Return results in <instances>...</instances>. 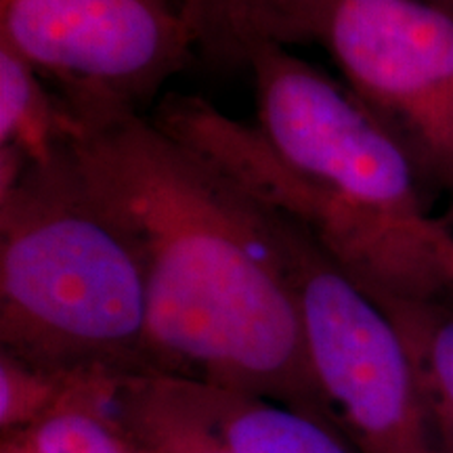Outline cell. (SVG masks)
<instances>
[{
	"label": "cell",
	"instance_id": "8992f818",
	"mask_svg": "<svg viewBox=\"0 0 453 453\" xmlns=\"http://www.w3.org/2000/svg\"><path fill=\"white\" fill-rule=\"evenodd\" d=\"M453 223V13L422 0H324L311 30Z\"/></svg>",
	"mask_w": 453,
	"mask_h": 453
},
{
	"label": "cell",
	"instance_id": "7a4b0ae2",
	"mask_svg": "<svg viewBox=\"0 0 453 453\" xmlns=\"http://www.w3.org/2000/svg\"><path fill=\"white\" fill-rule=\"evenodd\" d=\"M248 70L257 124L196 95H168L150 118L303 226L376 303L453 294L449 220L430 214L410 157L344 82L277 44Z\"/></svg>",
	"mask_w": 453,
	"mask_h": 453
},
{
	"label": "cell",
	"instance_id": "52a82bcc",
	"mask_svg": "<svg viewBox=\"0 0 453 453\" xmlns=\"http://www.w3.org/2000/svg\"><path fill=\"white\" fill-rule=\"evenodd\" d=\"M324 0H187L196 53L219 67H248L258 49L309 44Z\"/></svg>",
	"mask_w": 453,
	"mask_h": 453
},
{
	"label": "cell",
	"instance_id": "9c48e42d",
	"mask_svg": "<svg viewBox=\"0 0 453 453\" xmlns=\"http://www.w3.org/2000/svg\"><path fill=\"white\" fill-rule=\"evenodd\" d=\"M124 426L143 453H234L183 378L124 376L116 395Z\"/></svg>",
	"mask_w": 453,
	"mask_h": 453
},
{
	"label": "cell",
	"instance_id": "7c38bea8",
	"mask_svg": "<svg viewBox=\"0 0 453 453\" xmlns=\"http://www.w3.org/2000/svg\"><path fill=\"white\" fill-rule=\"evenodd\" d=\"M76 373L44 370L0 350V439L34 426L57 410Z\"/></svg>",
	"mask_w": 453,
	"mask_h": 453
},
{
	"label": "cell",
	"instance_id": "4fadbf2b",
	"mask_svg": "<svg viewBox=\"0 0 453 453\" xmlns=\"http://www.w3.org/2000/svg\"><path fill=\"white\" fill-rule=\"evenodd\" d=\"M422 3L443 9V11H447V13H453V0H422Z\"/></svg>",
	"mask_w": 453,
	"mask_h": 453
},
{
	"label": "cell",
	"instance_id": "6da1fadb",
	"mask_svg": "<svg viewBox=\"0 0 453 453\" xmlns=\"http://www.w3.org/2000/svg\"><path fill=\"white\" fill-rule=\"evenodd\" d=\"M70 143L143 250L154 372L342 430L311 367L263 203L143 113L72 122Z\"/></svg>",
	"mask_w": 453,
	"mask_h": 453
},
{
	"label": "cell",
	"instance_id": "8fae6325",
	"mask_svg": "<svg viewBox=\"0 0 453 453\" xmlns=\"http://www.w3.org/2000/svg\"><path fill=\"white\" fill-rule=\"evenodd\" d=\"M70 133L72 120L53 88L26 57L0 42V150L38 160Z\"/></svg>",
	"mask_w": 453,
	"mask_h": 453
},
{
	"label": "cell",
	"instance_id": "30bf717a",
	"mask_svg": "<svg viewBox=\"0 0 453 453\" xmlns=\"http://www.w3.org/2000/svg\"><path fill=\"white\" fill-rule=\"evenodd\" d=\"M410 350L439 453H453V294L378 303Z\"/></svg>",
	"mask_w": 453,
	"mask_h": 453
},
{
	"label": "cell",
	"instance_id": "3957f363",
	"mask_svg": "<svg viewBox=\"0 0 453 453\" xmlns=\"http://www.w3.org/2000/svg\"><path fill=\"white\" fill-rule=\"evenodd\" d=\"M0 350L44 370L156 373L143 250L70 137L38 160L0 151Z\"/></svg>",
	"mask_w": 453,
	"mask_h": 453
},
{
	"label": "cell",
	"instance_id": "5b68a950",
	"mask_svg": "<svg viewBox=\"0 0 453 453\" xmlns=\"http://www.w3.org/2000/svg\"><path fill=\"white\" fill-rule=\"evenodd\" d=\"M0 42L30 61L72 122L143 113L197 55L187 0H0Z\"/></svg>",
	"mask_w": 453,
	"mask_h": 453
},
{
	"label": "cell",
	"instance_id": "277c9868",
	"mask_svg": "<svg viewBox=\"0 0 453 453\" xmlns=\"http://www.w3.org/2000/svg\"><path fill=\"white\" fill-rule=\"evenodd\" d=\"M263 206L317 384L350 443L359 453H439L416 365L387 311L303 226Z\"/></svg>",
	"mask_w": 453,
	"mask_h": 453
},
{
	"label": "cell",
	"instance_id": "ba28073f",
	"mask_svg": "<svg viewBox=\"0 0 453 453\" xmlns=\"http://www.w3.org/2000/svg\"><path fill=\"white\" fill-rule=\"evenodd\" d=\"M185 384L234 453H359L342 430L286 405L211 384Z\"/></svg>",
	"mask_w": 453,
	"mask_h": 453
}]
</instances>
